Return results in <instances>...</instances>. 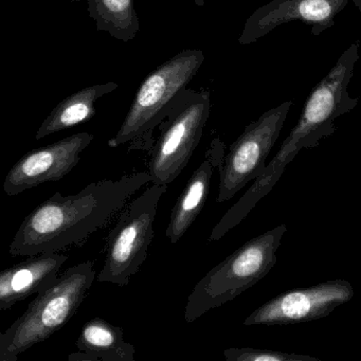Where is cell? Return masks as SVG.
Returning a JSON list of instances; mask_svg holds the SVG:
<instances>
[{
    "mask_svg": "<svg viewBox=\"0 0 361 361\" xmlns=\"http://www.w3.org/2000/svg\"><path fill=\"white\" fill-rule=\"evenodd\" d=\"M202 50L179 52L155 69L141 84L128 115L109 147L145 139L178 106L185 90L204 62Z\"/></svg>",
    "mask_w": 361,
    "mask_h": 361,
    "instance_id": "5",
    "label": "cell"
},
{
    "mask_svg": "<svg viewBox=\"0 0 361 361\" xmlns=\"http://www.w3.org/2000/svg\"><path fill=\"white\" fill-rule=\"evenodd\" d=\"M79 3L84 0H71ZM88 13L99 31L109 33L114 39L128 43L140 30L135 0H85Z\"/></svg>",
    "mask_w": 361,
    "mask_h": 361,
    "instance_id": "16",
    "label": "cell"
},
{
    "mask_svg": "<svg viewBox=\"0 0 361 361\" xmlns=\"http://www.w3.org/2000/svg\"><path fill=\"white\" fill-rule=\"evenodd\" d=\"M26 261L6 268L0 274V310H7L49 286L68 259L62 252H46L27 257Z\"/></svg>",
    "mask_w": 361,
    "mask_h": 361,
    "instance_id": "13",
    "label": "cell"
},
{
    "mask_svg": "<svg viewBox=\"0 0 361 361\" xmlns=\"http://www.w3.org/2000/svg\"><path fill=\"white\" fill-rule=\"evenodd\" d=\"M353 285L342 279L284 291L262 304L243 324L293 325L325 318L354 297Z\"/></svg>",
    "mask_w": 361,
    "mask_h": 361,
    "instance_id": "9",
    "label": "cell"
},
{
    "mask_svg": "<svg viewBox=\"0 0 361 361\" xmlns=\"http://www.w3.org/2000/svg\"><path fill=\"white\" fill-rule=\"evenodd\" d=\"M293 101L272 107L246 126L230 145L219 166V194L216 202L232 200L247 183L255 180L266 168V160L276 145Z\"/></svg>",
    "mask_w": 361,
    "mask_h": 361,
    "instance_id": "7",
    "label": "cell"
},
{
    "mask_svg": "<svg viewBox=\"0 0 361 361\" xmlns=\"http://www.w3.org/2000/svg\"><path fill=\"white\" fill-rule=\"evenodd\" d=\"M224 357L227 361H320L314 357L295 353L252 348H228L224 350Z\"/></svg>",
    "mask_w": 361,
    "mask_h": 361,
    "instance_id": "17",
    "label": "cell"
},
{
    "mask_svg": "<svg viewBox=\"0 0 361 361\" xmlns=\"http://www.w3.org/2000/svg\"><path fill=\"white\" fill-rule=\"evenodd\" d=\"M359 58V44L356 42L342 52L331 71L314 86L304 103L297 124L283 141L276 156L248 191L213 228L215 238H224L230 230L240 225L257 202L271 191L299 152L318 147L322 139L331 136L337 130L336 120L350 113L359 104L360 98H354L348 92Z\"/></svg>",
    "mask_w": 361,
    "mask_h": 361,
    "instance_id": "2",
    "label": "cell"
},
{
    "mask_svg": "<svg viewBox=\"0 0 361 361\" xmlns=\"http://www.w3.org/2000/svg\"><path fill=\"white\" fill-rule=\"evenodd\" d=\"M352 1L353 4L356 6L357 9L359 10V12H360L361 14V0H352Z\"/></svg>",
    "mask_w": 361,
    "mask_h": 361,
    "instance_id": "18",
    "label": "cell"
},
{
    "mask_svg": "<svg viewBox=\"0 0 361 361\" xmlns=\"http://www.w3.org/2000/svg\"><path fill=\"white\" fill-rule=\"evenodd\" d=\"M94 279V262H83L37 293L26 312L0 335V361L18 360L23 353L60 331L77 314Z\"/></svg>",
    "mask_w": 361,
    "mask_h": 361,
    "instance_id": "3",
    "label": "cell"
},
{
    "mask_svg": "<svg viewBox=\"0 0 361 361\" xmlns=\"http://www.w3.org/2000/svg\"><path fill=\"white\" fill-rule=\"evenodd\" d=\"M78 353L69 360L75 361H135L136 348L124 340L121 327L102 318L90 319L82 327L75 342Z\"/></svg>",
    "mask_w": 361,
    "mask_h": 361,
    "instance_id": "14",
    "label": "cell"
},
{
    "mask_svg": "<svg viewBox=\"0 0 361 361\" xmlns=\"http://www.w3.org/2000/svg\"><path fill=\"white\" fill-rule=\"evenodd\" d=\"M119 87L117 83L98 84L83 88L59 103L37 130L35 139L41 140L54 133L90 121L96 116V102Z\"/></svg>",
    "mask_w": 361,
    "mask_h": 361,
    "instance_id": "15",
    "label": "cell"
},
{
    "mask_svg": "<svg viewBox=\"0 0 361 361\" xmlns=\"http://www.w3.org/2000/svg\"><path fill=\"white\" fill-rule=\"evenodd\" d=\"M92 141L94 135L82 132L29 152L8 173L4 191L8 196H16L44 183L61 180L77 166L81 154Z\"/></svg>",
    "mask_w": 361,
    "mask_h": 361,
    "instance_id": "10",
    "label": "cell"
},
{
    "mask_svg": "<svg viewBox=\"0 0 361 361\" xmlns=\"http://www.w3.org/2000/svg\"><path fill=\"white\" fill-rule=\"evenodd\" d=\"M195 5L200 6V7H204V4H206V0H193Z\"/></svg>",
    "mask_w": 361,
    "mask_h": 361,
    "instance_id": "19",
    "label": "cell"
},
{
    "mask_svg": "<svg viewBox=\"0 0 361 361\" xmlns=\"http://www.w3.org/2000/svg\"><path fill=\"white\" fill-rule=\"evenodd\" d=\"M224 156L225 145L221 139H214L207 149L204 159L192 174L171 213L166 230V238L171 244H176L183 238L202 212L210 192L215 169L219 168Z\"/></svg>",
    "mask_w": 361,
    "mask_h": 361,
    "instance_id": "12",
    "label": "cell"
},
{
    "mask_svg": "<svg viewBox=\"0 0 361 361\" xmlns=\"http://www.w3.org/2000/svg\"><path fill=\"white\" fill-rule=\"evenodd\" d=\"M211 111L209 92L185 94L169 115V121L153 149L149 172L152 183L169 185L189 164L204 135Z\"/></svg>",
    "mask_w": 361,
    "mask_h": 361,
    "instance_id": "8",
    "label": "cell"
},
{
    "mask_svg": "<svg viewBox=\"0 0 361 361\" xmlns=\"http://www.w3.org/2000/svg\"><path fill=\"white\" fill-rule=\"evenodd\" d=\"M286 232L287 226L280 225L251 238L207 272L188 297L185 322L232 301L265 278L278 261L276 252Z\"/></svg>",
    "mask_w": 361,
    "mask_h": 361,
    "instance_id": "4",
    "label": "cell"
},
{
    "mask_svg": "<svg viewBox=\"0 0 361 361\" xmlns=\"http://www.w3.org/2000/svg\"><path fill=\"white\" fill-rule=\"evenodd\" d=\"M166 191L168 185L153 183L120 212L107 238L106 255L99 282L124 287L140 270L153 240L158 204Z\"/></svg>",
    "mask_w": 361,
    "mask_h": 361,
    "instance_id": "6",
    "label": "cell"
},
{
    "mask_svg": "<svg viewBox=\"0 0 361 361\" xmlns=\"http://www.w3.org/2000/svg\"><path fill=\"white\" fill-rule=\"evenodd\" d=\"M149 183L152 175L147 171L90 183L75 195L56 192L25 217L10 245V255L60 252L81 245L105 227Z\"/></svg>",
    "mask_w": 361,
    "mask_h": 361,
    "instance_id": "1",
    "label": "cell"
},
{
    "mask_svg": "<svg viewBox=\"0 0 361 361\" xmlns=\"http://www.w3.org/2000/svg\"><path fill=\"white\" fill-rule=\"evenodd\" d=\"M350 0H271L255 10L245 23L238 37L240 45H250L274 29L291 22L310 27V35H322L333 28L336 18Z\"/></svg>",
    "mask_w": 361,
    "mask_h": 361,
    "instance_id": "11",
    "label": "cell"
}]
</instances>
